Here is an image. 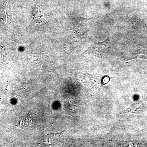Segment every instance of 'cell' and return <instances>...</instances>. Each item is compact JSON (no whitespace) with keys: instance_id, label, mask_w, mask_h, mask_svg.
Instances as JSON below:
<instances>
[{"instance_id":"cell-1","label":"cell","mask_w":147,"mask_h":147,"mask_svg":"<svg viewBox=\"0 0 147 147\" xmlns=\"http://www.w3.org/2000/svg\"><path fill=\"white\" fill-rule=\"evenodd\" d=\"M32 16L36 23L38 24L42 23L43 13L39 9L35 8L32 12Z\"/></svg>"},{"instance_id":"cell-2","label":"cell","mask_w":147,"mask_h":147,"mask_svg":"<svg viewBox=\"0 0 147 147\" xmlns=\"http://www.w3.org/2000/svg\"><path fill=\"white\" fill-rule=\"evenodd\" d=\"M63 133V132H61L60 133H50V134H51L52 136L55 135V137H59L61 136V134H62Z\"/></svg>"}]
</instances>
